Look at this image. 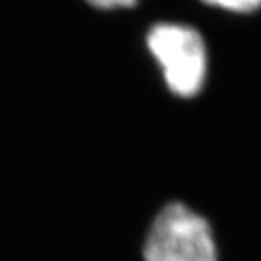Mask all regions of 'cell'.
<instances>
[{
  "mask_svg": "<svg viewBox=\"0 0 261 261\" xmlns=\"http://www.w3.org/2000/svg\"><path fill=\"white\" fill-rule=\"evenodd\" d=\"M143 261H219L211 224L185 203H168L146 232Z\"/></svg>",
  "mask_w": 261,
  "mask_h": 261,
  "instance_id": "1",
  "label": "cell"
},
{
  "mask_svg": "<svg viewBox=\"0 0 261 261\" xmlns=\"http://www.w3.org/2000/svg\"><path fill=\"white\" fill-rule=\"evenodd\" d=\"M146 46L175 95L195 97L205 85L207 48L198 31L185 24L161 22L149 29Z\"/></svg>",
  "mask_w": 261,
  "mask_h": 261,
  "instance_id": "2",
  "label": "cell"
},
{
  "mask_svg": "<svg viewBox=\"0 0 261 261\" xmlns=\"http://www.w3.org/2000/svg\"><path fill=\"white\" fill-rule=\"evenodd\" d=\"M202 2L238 14L254 12V10H258L261 7V0H202Z\"/></svg>",
  "mask_w": 261,
  "mask_h": 261,
  "instance_id": "3",
  "label": "cell"
},
{
  "mask_svg": "<svg viewBox=\"0 0 261 261\" xmlns=\"http://www.w3.org/2000/svg\"><path fill=\"white\" fill-rule=\"evenodd\" d=\"M88 9L95 10V12L109 14L117 12V10L133 9L139 0H82Z\"/></svg>",
  "mask_w": 261,
  "mask_h": 261,
  "instance_id": "4",
  "label": "cell"
}]
</instances>
